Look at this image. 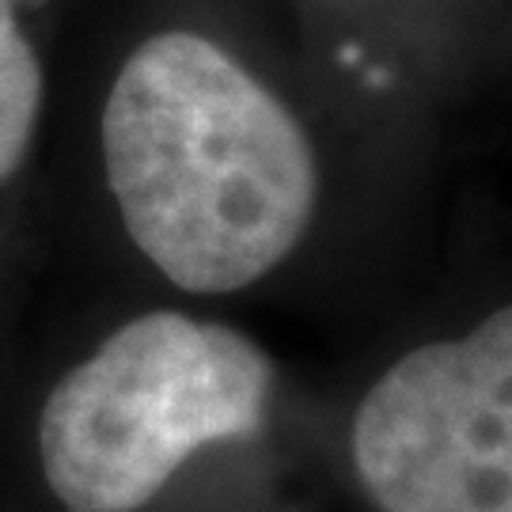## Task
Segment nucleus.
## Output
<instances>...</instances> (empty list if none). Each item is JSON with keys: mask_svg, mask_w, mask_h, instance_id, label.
Segmentation results:
<instances>
[{"mask_svg": "<svg viewBox=\"0 0 512 512\" xmlns=\"http://www.w3.org/2000/svg\"><path fill=\"white\" fill-rule=\"evenodd\" d=\"M103 164L129 239L183 293H236L293 255L319 194L293 110L217 42H141L103 107Z\"/></svg>", "mask_w": 512, "mask_h": 512, "instance_id": "obj_1", "label": "nucleus"}, {"mask_svg": "<svg viewBox=\"0 0 512 512\" xmlns=\"http://www.w3.org/2000/svg\"><path fill=\"white\" fill-rule=\"evenodd\" d=\"M270 391V357L239 330L141 315L50 391L42 475L65 512H137L202 448L258 433Z\"/></svg>", "mask_w": 512, "mask_h": 512, "instance_id": "obj_2", "label": "nucleus"}, {"mask_svg": "<svg viewBox=\"0 0 512 512\" xmlns=\"http://www.w3.org/2000/svg\"><path fill=\"white\" fill-rule=\"evenodd\" d=\"M380 512H512V304L387 368L353 418Z\"/></svg>", "mask_w": 512, "mask_h": 512, "instance_id": "obj_3", "label": "nucleus"}, {"mask_svg": "<svg viewBox=\"0 0 512 512\" xmlns=\"http://www.w3.org/2000/svg\"><path fill=\"white\" fill-rule=\"evenodd\" d=\"M42 110V69L23 38L16 0H0V183L23 164Z\"/></svg>", "mask_w": 512, "mask_h": 512, "instance_id": "obj_4", "label": "nucleus"}, {"mask_svg": "<svg viewBox=\"0 0 512 512\" xmlns=\"http://www.w3.org/2000/svg\"><path fill=\"white\" fill-rule=\"evenodd\" d=\"M16 4H38V0H16Z\"/></svg>", "mask_w": 512, "mask_h": 512, "instance_id": "obj_5", "label": "nucleus"}]
</instances>
